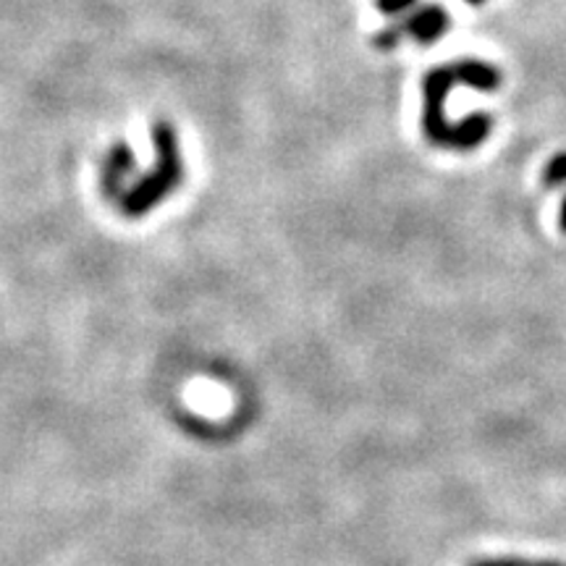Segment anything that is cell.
<instances>
[{"instance_id": "6da1fadb", "label": "cell", "mask_w": 566, "mask_h": 566, "mask_svg": "<svg viewBox=\"0 0 566 566\" xmlns=\"http://www.w3.org/2000/svg\"><path fill=\"white\" fill-rule=\"evenodd\" d=\"M153 147H155V166L153 171L139 176L137 181L126 189L122 197V212L126 218H145L166 202L184 181V158L179 134H176L171 122L153 124Z\"/></svg>"}, {"instance_id": "52a82bcc", "label": "cell", "mask_w": 566, "mask_h": 566, "mask_svg": "<svg viewBox=\"0 0 566 566\" xmlns=\"http://www.w3.org/2000/svg\"><path fill=\"white\" fill-rule=\"evenodd\" d=\"M543 184H546L548 189H556L566 184V153H558L546 163V168H543Z\"/></svg>"}, {"instance_id": "3957f363", "label": "cell", "mask_w": 566, "mask_h": 566, "mask_svg": "<svg viewBox=\"0 0 566 566\" xmlns=\"http://www.w3.org/2000/svg\"><path fill=\"white\" fill-rule=\"evenodd\" d=\"M134 174H137V155H134L132 145L126 139L113 142L108 153L101 160V174H97V184L101 192L108 200H122L126 189L132 187Z\"/></svg>"}, {"instance_id": "7a4b0ae2", "label": "cell", "mask_w": 566, "mask_h": 566, "mask_svg": "<svg viewBox=\"0 0 566 566\" xmlns=\"http://www.w3.org/2000/svg\"><path fill=\"white\" fill-rule=\"evenodd\" d=\"M457 84L454 66L430 69L422 80V132L436 147H451L454 124H449L446 118V101Z\"/></svg>"}, {"instance_id": "9c48e42d", "label": "cell", "mask_w": 566, "mask_h": 566, "mask_svg": "<svg viewBox=\"0 0 566 566\" xmlns=\"http://www.w3.org/2000/svg\"><path fill=\"white\" fill-rule=\"evenodd\" d=\"M373 3L384 17H401V13L412 9L417 0H373Z\"/></svg>"}, {"instance_id": "8fae6325", "label": "cell", "mask_w": 566, "mask_h": 566, "mask_svg": "<svg viewBox=\"0 0 566 566\" xmlns=\"http://www.w3.org/2000/svg\"><path fill=\"white\" fill-rule=\"evenodd\" d=\"M467 3H470V6H483L485 0H467Z\"/></svg>"}, {"instance_id": "277c9868", "label": "cell", "mask_w": 566, "mask_h": 566, "mask_svg": "<svg viewBox=\"0 0 566 566\" xmlns=\"http://www.w3.org/2000/svg\"><path fill=\"white\" fill-rule=\"evenodd\" d=\"M451 27V17L443 6H420V9L409 13V17L401 21V30H405L407 38H412L420 45H433L436 40H441Z\"/></svg>"}, {"instance_id": "ba28073f", "label": "cell", "mask_w": 566, "mask_h": 566, "mask_svg": "<svg viewBox=\"0 0 566 566\" xmlns=\"http://www.w3.org/2000/svg\"><path fill=\"white\" fill-rule=\"evenodd\" d=\"M407 34L401 30V21H394V24H388L386 30H380L378 34L373 38V45L378 48V51H394V48L401 45V40H405Z\"/></svg>"}, {"instance_id": "30bf717a", "label": "cell", "mask_w": 566, "mask_h": 566, "mask_svg": "<svg viewBox=\"0 0 566 566\" xmlns=\"http://www.w3.org/2000/svg\"><path fill=\"white\" fill-rule=\"evenodd\" d=\"M558 223H562V231L566 233V197H564V202H562V216H558Z\"/></svg>"}, {"instance_id": "8992f818", "label": "cell", "mask_w": 566, "mask_h": 566, "mask_svg": "<svg viewBox=\"0 0 566 566\" xmlns=\"http://www.w3.org/2000/svg\"><path fill=\"white\" fill-rule=\"evenodd\" d=\"M457 82L464 87L478 90V92H495L501 87V71L491 66L488 61L480 59H464L454 63Z\"/></svg>"}, {"instance_id": "5b68a950", "label": "cell", "mask_w": 566, "mask_h": 566, "mask_svg": "<svg viewBox=\"0 0 566 566\" xmlns=\"http://www.w3.org/2000/svg\"><path fill=\"white\" fill-rule=\"evenodd\" d=\"M491 132H493V118L488 116V113H472V116H467L459 124H454V129H451L449 150H462V153L475 150L478 145H483V142L491 137Z\"/></svg>"}]
</instances>
